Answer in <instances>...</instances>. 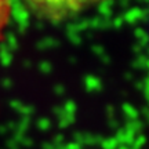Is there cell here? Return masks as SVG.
Instances as JSON below:
<instances>
[{"label":"cell","instance_id":"cell-1","mask_svg":"<svg viewBox=\"0 0 149 149\" xmlns=\"http://www.w3.org/2000/svg\"><path fill=\"white\" fill-rule=\"evenodd\" d=\"M104 1L107 0H24L33 17L50 24L69 21Z\"/></svg>","mask_w":149,"mask_h":149},{"label":"cell","instance_id":"cell-2","mask_svg":"<svg viewBox=\"0 0 149 149\" xmlns=\"http://www.w3.org/2000/svg\"><path fill=\"white\" fill-rule=\"evenodd\" d=\"M13 13V0H0V42L4 37V32L10 25Z\"/></svg>","mask_w":149,"mask_h":149}]
</instances>
